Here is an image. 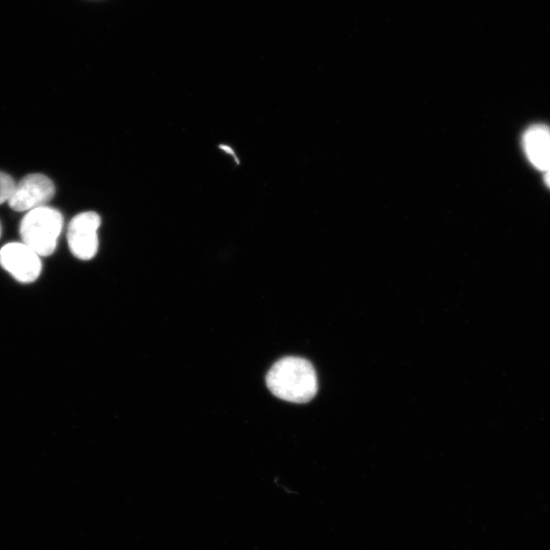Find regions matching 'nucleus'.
Listing matches in <instances>:
<instances>
[{
  "instance_id": "obj_2",
  "label": "nucleus",
  "mask_w": 550,
  "mask_h": 550,
  "mask_svg": "<svg viewBox=\"0 0 550 550\" xmlns=\"http://www.w3.org/2000/svg\"><path fill=\"white\" fill-rule=\"evenodd\" d=\"M63 227L62 213L57 209L42 206L29 211L23 218L20 234L25 245L40 257H46L57 249Z\"/></svg>"
},
{
  "instance_id": "obj_7",
  "label": "nucleus",
  "mask_w": 550,
  "mask_h": 550,
  "mask_svg": "<svg viewBox=\"0 0 550 550\" xmlns=\"http://www.w3.org/2000/svg\"><path fill=\"white\" fill-rule=\"evenodd\" d=\"M16 185L15 180L10 175L0 172V204L10 201Z\"/></svg>"
},
{
  "instance_id": "obj_5",
  "label": "nucleus",
  "mask_w": 550,
  "mask_h": 550,
  "mask_svg": "<svg viewBox=\"0 0 550 550\" xmlns=\"http://www.w3.org/2000/svg\"><path fill=\"white\" fill-rule=\"evenodd\" d=\"M55 194L53 182L41 174H33L23 178L17 185L9 201L16 211H31L46 206Z\"/></svg>"
},
{
  "instance_id": "obj_4",
  "label": "nucleus",
  "mask_w": 550,
  "mask_h": 550,
  "mask_svg": "<svg viewBox=\"0 0 550 550\" xmlns=\"http://www.w3.org/2000/svg\"><path fill=\"white\" fill-rule=\"evenodd\" d=\"M0 265L20 283L35 282L41 273L40 256L24 243H11L0 250Z\"/></svg>"
},
{
  "instance_id": "obj_1",
  "label": "nucleus",
  "mask_w": 550,
  "mask_h": 550,
  "mask_svg": "<svg viewBox=\"0 0 550 550\" xmlns=\"http://www.w3.org/2000/svg\"><path fill=\"white\" fill-rule=\"evenodd\" d=\"M266 384L275 397L296 404L310 402L318 391L313 365L299 357H286L275 363L267 373Z\"/></svg>"
},
{
  "instance_id": "obj_8",
  "label": "nucleus",
  "mask_w": 550,
  "mask_h": 550,
  "mask_svg": "<svg viewBox=\"0 0 550 550\" xmlns=\"http://www.w3.org/2000/svg\"><path fill=\"white\" fill-rule=\"evenodd\" d=\"M220 148H222L225 152L232 154L236 158L237 162L239 163L238 158H237L235 152L233 151V149L231 147L226 146V145H222V146H220Z\"/></svg>"
},
{
  "instance_id": "obj_6",
  "label": "nucleus",
  "mask_w": 550,
  "mask_h": 550,
  "mask_svg": "<svg viewBox=\"0 0 550 550\" xmlns=\"http://www.w3.org/2000/svg\"><path fill=\"white\" fill-rule=\"evenodd\" d=\"M523 145L534 167L546 172L550 165V129L545 125L530 127L524 134Z\"/></svg>"
},
{
  "instance_id": "obj_10",
  "label": "nucleus",
  "mask_w": 550,
  "mask_h": 550,
  "mask_svg": "<svg viewBox=\"0 0 550 550\" xmlns=\"http://www.w3.org/2000/svg\"><path fill=\"white\" fill-rule=\"evenodd\" d=\"M0 236H2V225H0Z\"/></svg>"
},
{
  "instance_id": "obj_9",
  "label": "nucleus",
  "mask_w": 550,
  "mask_h": 550,
  "mask_svg": "<svg viewBox=\"0 0 550 550\" xmlns=\"http://www.w3.org/2000/svg\"><path fill=\"white\" fill-rule=\"evenodd\" d=\"M545 183L547 187L550 189V165L547 171L545 172Z\"/></svg>"
},
{
  "instance_id": "obj_3",
  "label": "nucleus",
  "mask_w": 550,
  "mask_h": 550,
  "mask_svg": "<svg viewBox=\"0 0 550 550\" xmlns=\"http://www.w3.org/2000/svg\"><path fill=\"white\" fill-rule=\"evenodd\" d=\"M100 216L92 211L78 214L68 229V242L72 253L81 260H90L98 251Z\"/></svg>"
}]
</instances>
